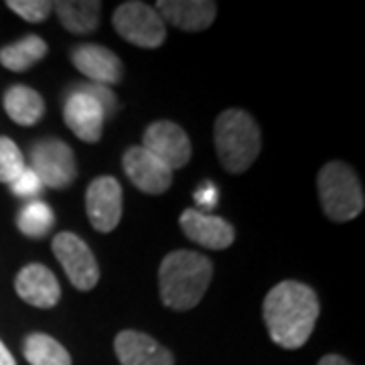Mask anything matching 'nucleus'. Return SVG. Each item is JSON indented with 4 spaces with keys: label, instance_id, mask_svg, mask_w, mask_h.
Here are the masks:
<instances>
[{
    "label": "nucleus",
    "instance_id": "1",
    "mask_svg": "<svg viewBox=\"0 0 365 365\" xmlns=\"http://www.w3.org/2000/svg\"><path fill=\"white\" fill-rule=\"evenodd\" d=\"M262 311L270 339L282 349H299L313 335L321 307L313 288L284 280L268 292Z\"/></svg>",
    "mask_w": 365,
    "mask_h": 365
},
{
    "label": "nucleus",
    "instance_id": "2",
    "mask_svg": "<svg viewBox=\"0 0 365 365\" xmlns=\"http://www.w3.org/2000/svg\"><path fill=\"white\" fill-rule=\"evenodd\" d=\"M213 276L207 256L191 250H175L158 268L160 300L173 311H189L201 302Z\"/></svg>",
    "mask_w": 365,
    "mask_h": 365
},
{
    "label": "nucleus",
    "instance_id": "3",
    "mask_svg": "<svg viewBox=\"0 0 365 365\" xmlns=\"http://www.w3.org/2000/svg\"><path fill=\"white\" fill-rule=\"evenodd\" d=\"M262 148L260 128L244 110H225L215 122V150L223 169L240 175L248 170Z\"/></svg>",
    "mask_w": 365,
    "mask_h": 365
},
{
    "label": "nucleus",
    "instance_id": "4",
    "mask_svg": "<svg viewBox=\"0 0 365 365\" xmlns=\"http://www.w3.org/2000/svg\"><path fill=\"white\" fill-rule=\"evenodd\" d=\"M319 197L325 215L333 222H351L365 207V197L361 182L355 170L339 163H327L319 170Z\"/></svg>",
    "mask_w": 365,
    "mask_h": 365
},
{
    "label": "nucleus",
    "instance_id": "5",
    "mask_svg": "<svg viewBox=\"0 0 365 365\" xmlns=\"http://www.w3.org/2000/svg\"><path fill=\"white\" fill-rule=\"evenodd\" d=\"M112 25L124 41L143 49H157L167 39V26L158 13L138 0L124 2L112 16Z\"/></svg>",
    "mask_w": 365,
    "mask_h": 365
},
{
    "label": "nucleus",
    "instance_id": "6",
    "mask_svg": "<svg viewBox=\"0 0 365 365\" xmlns=\"http://www.w3.org/2000/svg\"><path fill=\"white\" fill-rule=\"evenodd\" d=\"M31 170L43 187L66 189L78 177V163L69 144L59 138H45L31 146Z\"/></svg>",
    "mask_w": 365,
    "mask_h": 365
},
{
    "label": "nucleus",
    "instance_id": "7",
    "mask_svg": "<svg viewBox=\"0 0 365 365\" xmlns=\"http://www.w3.org/2000/svg\"><path fill=\"white\" fill-rule=\"evenodd\" d=\"M53 254L63 266L67 278L78 290H91L100 280V268L90 246L71 232L53 237Z\"/></svg>",
    "mask_w": 365,
    "mask_h": 365
},
{
    "label": "nucleus",
    "instance_id": "8",
    "mask_svg": "<svg viewBox=\"0 0 365 365\" xmlns=\"http://www.w3.org/2000/svg\"><path fill=\"white\" fill-rule=\"evenodd\" d=\"M122 187L114 177H98L86 193V211L91 227L100 234H110L122 220Z\"/></svg>",
    "mask_w": 365,
    "mask_h": 365
},
{
    "label": "nucleus",
    "instance_id": "9",
    "mask_svg": "<svg viewBox=\"0 0 365 365\" xmlns=\"http://www.w3.org/2000/svg\"><path fill=\"white\" fill-rule=\"evenodd\" d=\"M144 144L153 157H157L170 170L185 167L191 158V140L179 124L169 120L153 122L144 132Z\"/></svg>",
    "mask_w": 365,
    "mask_h": 365
},
{
    "label": "nucleus",
    "instance_id": "10",
    "mask_svg": "<svg viewBox=\"0 0 365 365\" xmlns=\"http://www.w3.org/2000/svg\"><path fill=\"white\" fill-rule=\"evenodd\" d=\"M122 165L128 179L143 193L163 195L173 185V170L167 165H163L157 157H153L143 146H130L124 153Z\"/></svg>",
    "mask_w": 365,
    "mask_h": 365
},
{
    "label": "nucleus",
    "instance_id": "11",
    "mask_svg": "<svg viewBox=\"0 0 365 365\" xmlns=\"http://www.w3.org/2000/svg\"><path fill=\"white\" fill-rule=\"evenodd\" d=\"M63 118L69 130L83 143H98L102 138L106 112L96 98L81 90H73L63 104Z\"/></svg>",
    "mask_w": 365,
    "mask_h": 365
},
{
    "label": "nucleus",
    "instance_id": "12",
    "mask_svg": "<svg viewBox=\"0 0 365 365\" xmlns=\"http://www.w3.org/2000/svg\"><path fill=\"white\" fill-rule=\"evenodd\" d=\"M182 232L189 240L209 250H225L234 244L235 230L223 217L203 213L201 209H185L181 215Z\"/></svg>",
    "mask_w": 365,
    "mask_h": 365
},
{
    "label": "nucleus",
    "instance_id": "13",
    "mask_svg": "<svg viewBox=\"0 0 365 365\" xmlns=\"http://www.w3.org/2000/svg\"><path fill=\"white\" fill-rule=\"evenodd\" d=\"M14 290L26 304L37 309H53L61 299V287L55 274L43 264H29L16 274Z\"/></svg>",
    "mask_w": 365,
    "mask_h": 365
},
{
    "label": "nucleus",
    "instance_id": "14",
    "mask_svg": "<svg viewBox=\"0 0 365 365\" xmlns=\"http://www.w3.org/2000/svg\"><path fill=\"white\" fill-rule=\"evenodd\" d=\"M71 61L78 67L79 73L91 79V83L114 86L124 76V66L116 53L106 49L102 45H79L71 53Z\"/></svg>",
    "mask_w": 365,
    "mask_h": 365
},
{
    "label": "nucleus",
    "instance_id": "15",
    "mask_svg": "<svg viewBox=\"0 0 365 365\" xmlns=\"http://www.w3.org/2000/svg\"><path fill=\"white\" fill-rule=\"evenodd\" d=\"M114 351L122 365H175L173 353L140 331L118 333Z\"/></svg>",
    "mask_w": 365,
    "mask_h": 365
},
{
    "label": "nucleus",
    "instance_id": "16",
    "mask_svg": "<svg viewBox=\"0 0 365 365\" xmlns=\"http://www.w3.org/2000/svg\"><path fill=\"white\" fill-rule=\"evenodd\" d=\"M155 11L169 25L187 33H199L215 21L217 4L209 0H160Z\"/></svg>",
    "mask_w": 365,
    "mask_h": 365
},
{
    "label": "nucleus",
    "instance_id": "17",
    "mask_svg": "<svg viewBox=\"0 0 365 365\" xmlns=\"http://www.w3.org/2000/svg\"><path fill=\"white\" fill-rule=\"evenodd\" d=\"M61 25L73 35H90L100 26L102 2L96 0H59L53 2Z\"/></svg>",
    "mask_w": 365,
    "mask_h": 365
},
{
    "label": "nucleus",
    "instance_id": "18",
    "mask_svg": "<svg viewBox=\"0 0 365 365\" xmlns=\"http://www.w3.org/2000/svg\"><path fill=\"white\" fill-rule=\"evenodd\" d=\"M4 110L16 124L33 126L45 114V102L39 91H35L33 88L13 86L4 93Z\"/></svg>",
    "mask_w": 365,
    "mask_h": 365
},
{
    "label": "nucleus",
    "instance_id": "19",
    "mask_svg": "<svg viewBox=\"0 0 365 365\" xmlns=\"http://www.w3.org/2000/svg\"><path fill=\"white\" fill-rule=\"evenodd\" d=\"M47 55V43L37 35H26L0 49V66L11 71H26Z\"/></svg>",
    "mask_w": 365,
    "mask_h": 365
},
{
    "label": "nucleus",
    "instance_id": "20",
    "mask_svg": "<svg viewBox=\"0 0 365 365\" xmlns=\"http://www.w3.org/2000/svg\"><path fill=\"white\" fill-rule=\"evenodd\" d=\"M23 353L31 365H71V355L66 347L45 333L29 335Z\"/></svg>",
    "mask_w": 365,
    "mask_h": 365
},
{
    "label": "nucleus",
    "instance_id": "21",
    "mask_svg": "<svg viewBox=\"0 0 365 365\" xmlns=\"http://www.w3.org/2000/svg\"><path fill=\"white\" fill-rule=\"evenodd\" d=\"M55 223V213L53 209L43 203V201H31L25 207L19 211L16 225L26 237H43L51 232Z\"/></svg>",
    "mask_w": 365,
    "mask_h": 365
},
{
    "label": "nucleus",
    "instance_id": "22",
    "mask_svg": "<svg viewBox=\"0 0 365 365\" xmlns=\"http://www.w3.org/2000/svg\"><path fill=\"white\" fill-rule=\"evenodd\" d=\"M26 169L21 148L6 136H0V182H11Z\"/></svg>",
    "mask_w": 365,
    "mask_h": 365
},
{
    "label": "nucleus",
    "instance_id": "23",
    "mask_svg": "<svg viewBox=\"0 0 365 365\" xmlns=\"http://www.w3.org/2000/svg\"><path fill=\"white\" fill-rule=\"evenodd\" d=\"M6 6L29 23H41L53 11V2L49 0H9Z\"/></svg>",
    "mask_w": 365,
    "mask_h": 365
},
{
    "label": "nucleus",
    "instance_id": "24",
    "mask_svg": "<svg viewBox=\"0 0 365 365\" xmlns=\"http://www.w3.org/2000/svg\"><path fill=\"white\" fill-rule=\"evenodd\" d=\"M11 191L16 197H23V199H33L43 191V182L39 181V177L33 173L31 169H25L13 182H11Z\"/></svg>",
    "mask_w": 365,
    "mask_h": 365
},
{
    "label": "nucleus",
    "instance_id": "25",
    "mask_svg": "<svg viewBox=\"0 0 365 365\" xmlns=\"http://www.w3.org/2000/svg\"><path fill=\"white\" fill-rule=\"evenodd\" d=\"M78 90L86 91V93H90L91 98H96L98 104L104 108L106 116H110L114 112V108H116V96H114V91L110 90V88L100 86V83H81V86H78Z\"/></svg>",
    "mask_w": 365,
    "mask_h": 365
},
{
    "label": "nucleus",
    "instance_id": "26",
    "mask_svg": "<svg viewBox=\"0 0 365 365\" xmlns=\"http://www.w3.org/2000/svg\"><path fill=\"white\" fill-rule=\"evenodd\" d=\"M195 201L205 209L215 207L217 205V189H215V185L205 182L199 191H195Z\"/></svg>",
    "mask_w": 365,
    "mask_h": 365
},
{
    "label": "nucleus",
    "instance_id": "27",
    "mask_svg": "<svg viewBox=\"0 0 365 365\" xmlns=\"http://www.w3.org/2000/svg\"><path fill=\"white\" fill-rule=\"evenodd\" d=\"M319 365H351L345 357H341V355H325V357H321V361Z\"/></svg>",
    "mask_w": 365,
    "mask_h": 365
},
{
    "label": "nucleus",
    "instance_id": "28",
    "mask_svg": "<svg viewBox=\"0 0 365 365\" xmlns=\"http://www.w3.org/2000/svg\"><path fill=\"white\" fill-rule=\"evenodd\" d=\"M0 365H16L14 357L11 355V351L6 349V345L0 341Z\"/></svg>",
    "mask_w": 365,
    "mask_h": 365
}]
</instances>
